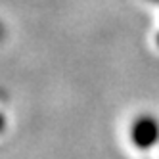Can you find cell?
I'll use <instances>...</instances> for the list:
<instances>
[{"label":"cell","mask_w":159,"mask_h":159,"mask_svg":"<svg viewBox=\"0 0 159 159\" xmlns=\"http://www.w3.org/2000/svg\"><path fill=\"white\" fill-rule=\"evenodd\" d=\"M2 37H4V27H2V23H0V40H2Z\"/></svg>","instance_id":"obj_1"},{"label":"cell","mask_w":159,"mask_h":159,"mask_svg":"<svg viewBox=\"0 0 159 159\" xmlns=\"http://www.w3.org/2000/svg\"><path fill=\"white\" fill-rule=\"evenodd\" d=\"M0 130H2V119H0Z\"/></svg>","instance_id":"obj_2"}]
</instances>
